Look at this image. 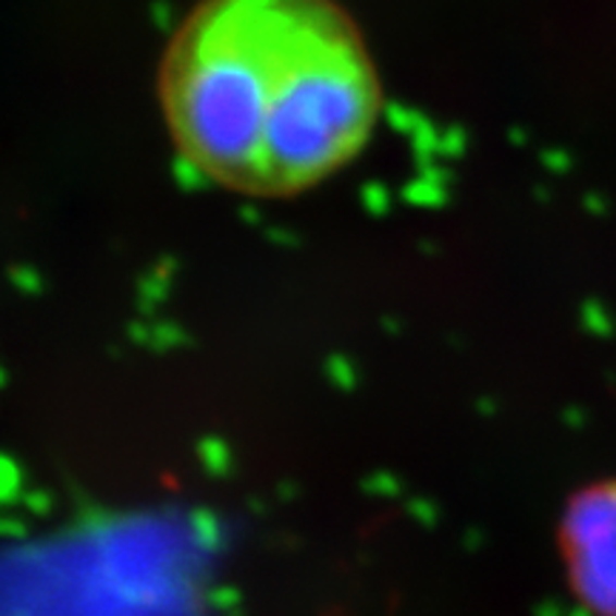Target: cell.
I'll list each match as a JSON object with an SVG mask.
<instances>
[{
  "mask_svg": "<svg viewBox=\"0 0 616 616\" xmlns=\"http://www.w3.org/2000/svg\"><path fill=\"white\" fill-rule=\"evenodd\" d=\"M174 146L206 181L292 197L369 144L380 81L334 0H204L160 63Z\"/></svg>",
  "mask_w": 616,
  "mask_h": 616,
  "instance_id": "obj_1",
  "label": "cell"
},
{
  "mask_svg": "<svg viewBox=\"0 0 616 616\" xmlns=\"http://www.w3.org/2000/svg\"><path fill=\"white\" fill-rule=\"evenodd\" d=\"M559 554L574 600L591 616H616V480L586 485L568 500Z\"/></svg>",
  "mask_w": 616,
  "mask_h": 616,
  "instance_id": "obj_2",
  "label": "cell"
}]
</instances>
